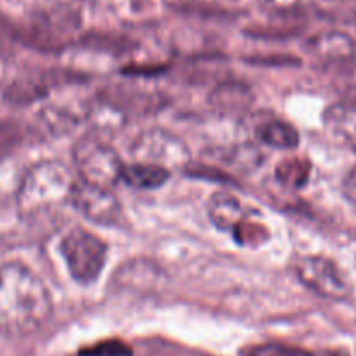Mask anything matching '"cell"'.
Segmentation results:
<instances>
[{"label":"cell","mask_w":356,"mask_h":356,"mask_svg":"<svg viewBox=\"0 0 356 356\" xmlns=\"http://www.w3.org/2000/svg\"><path fill=\"white\" fill-rule=\"evenodd\" d=\"M53 314L44 280L22 262L0 266V335L18 339L39 332Z\"/></svg>","instance_id":"cell-1"},{"label":"cell","mask_w":356,"mask_h":356,"mask_svg":"<svg viewBox=\"0 0 356 356\" xmlns=\"http://www.w3.org/2000/svg\"><path fill=\"white\" fill-rule=\"evenodd\" d=\"M304 164L306 163H302V161H299V159L285 161V163H283L278 170L280 182H283L285 186H290V187L304 186V182H306V178H307V173H297V170H300Z\"/></svg>","instance_id":"cell-16"},{"label":"cell","mask_w":356,"mask_h":356,"mask_svg":"<svg viewBox=\"0 0 356 356\" xmlns=\"http://www.w3.org/2000/svg\"><path fill=\"white\" fill-rule=\"evenodd\" d=\"M129 156L136 163L154 164L170 171L186 168L191 161L186 142L161 128H150L140 133L129 147Z\"/></svg>","instance_id":"cell-5"},{"label":"cell","mask_w":356,"mask_h":356,"mask_svg":"<svg viewBox=\"0 0 356 356\" xmlns=\"http://www.w3.org/2000/svg\"><path fill=\"white\" fill-rule=\"evenodd\" d=\"M72 157L81 182L112 191L119 182H122V170L126 163L121 159L118 150L100 136L89 135L79 140Z\"/></svg>","instance_id":"cell-3"},{"label":"cell","mask_w":356,"mask_h":356,"mask_svg":"<svg viewBox=\"0 0 356 356\" xmlns=\"http://www.w3.org/2000/svg\"><path fill=\"white\" fill-rule=\"evenodd\" d=\"M250 100H252V95L248 89L238 84L222 86L211 95V104L217 105L222 111H234V104L238 105V108L246 107Z\"/></svg>","instance_id":"cell-14"},{"label":"cell","mask_w":356,"mask_h":356,"mask_svg":"<svg viewBox=\"0 0 356 356\" xmlns=\"http://www.w3.org/2000/svg\"><path fill=\"white\" fill-rule=\"evenodd\" d=\"M307 49L313 56L327 61V63H344L355 58L356 44L348 33L330 30L311 37Z\"/></svg>","instance_id":"cell-9"},{"label":"cell","mask_w":356,"mask_h":356,"mask_svg":"<svg viewBox=\"0 0 356 356\" xmlns=\"http://www.w3.org/2000/svg\"><path fill=\"white\" fill-rule=\"evenodd\" d=\"M342 194L348 200V203L356 208V166L351 168V171L346 175L344 184H342Z\"/></svg>","instance_id":"cell-17"},{"label":"cell","mask_w":356,"mask_h":356,"mask_svg":"<svg viewBox=\"0 0 356 356\" xmlns=\"http://www.w3.org/2000/svg\"><path fill=\"white\" fill-rule=\"evenodd\" d=\"M79 356H133V353L128 344L111 339V341L98 342L91 348L82 349Z\"/></svg>","instance_id":"cell-15"},{"label":"cell","mask_w":356,"mask_h":356,"mask_svg":"<svg viewBox=\"0 0 356 356\" xmlns=\"http://www.w3.org/2000/svg\"><path fill=\"white\" fill-rule=\"evenodd\" d=\"M222 2H227V4H236V2H241V0H222Z\"/></svg>","instance_id":"cell-19"},{"label":"cell","mask_w":356,"mask_h":356,"mask_svg":"<svg viewBox=\"0 0 356 356\" xmlns=\"http://www.w3.org/2000/svg\"><path fill=\"white\" fill-rule=\"evenodd\" d=\"M299 282L316 296L330 300H342L349 296L351 289L334 260L323 255L300 257L296 264Z\"/></svg>","instance_id":"cell-6"},{"label":"cell","mask_w":356,"mask_h":356,"mask_svg":"<svg viewBox=\"0 0 356 356\" xmlns=\"http://www.w3.org/2000/svg\"><path fill=\"white\" fill-rule=\"evenodd\" d=\"M75 180L60 161L46 159L25 168L16 207L25 220H33L70 204Z\"/></svg>","instance_id":"cell-2"},{"label":"cell","mask_w":356,"mask_h":356,"mask_svg":"<svg viewBox=\"0 0 356 356\" xmlns=\"http://www.w3.org/2000/svg\"><path fill=\"white\" fill-rule=\"evenodd\" d=\"M264 8L269 9H290L299 2V0H259Z\"/></svg>","instance_id":"cell-18"},{"label":"cell","mask_w":356,"mask_h":356,"mask_svg":"<svg viewBox=\"0 0 356 356\" xmlns=\"http://www.w3.org/2000/svg\"><path fill=\"white\" fill-rule=\"evenodd\" d=\"M170 177L171 171L166 170V168L154 166V164L147 163H136V161L124 164V170H122V182L138 191L159 189L170 180Z\"/></svg>","instance_id":"cell-12"},{"label":"cell","mask_w":356,"mask_h":356,"mask_svg":"<svg viewBox=\"0 0 356 356\" xmlns=\"http://www.w3.org/2000/svg\"><path fill=\"white\" fill-rule=\"evenodd\" d=\"M208 217L218 231L231 232L232 236L252 218V211L245 203L231 193L211 194L207 204Z\"/></svg>","instance_id":"cell-8"},{"label":"cell","mask_w":356,"mask_h":356,"mask_svg":"<svg viewBox=\"0 0 356 356\" xmlns=\"http://www.w3.org/2000/svg\"><path fill=\"white\" fill-rule=\"evenodd\" d=\"M70 207L98 225H115L122 218V204L114 191L89 186L81 180L75 182Z\"/></svg>","instance_id":"cell-7"},{"label":"cell","mask_w":356,"mask_h":356,"mask_svg":"<svg viewBox=\"0 0 356 356\" xmlns=\"http://www.w3.org/2000/svg\"><path fill=\"white\" fill-rule=\"evenodd\" d=\"M23 170L15 159L8 156H0V204L16 201L19 186L23 180Z\"/></svg>","instance_id":"cell-13"},{"label":"cell","mask_w":356,"mask_h":356,"mask_svg":"<svg viewBox=\"0 0 356 356\" xmlns=\"http://www.w3.org/2000/svg\"><path fill=\"white\" fill-rule=\"evenodd\" d=\"M255 138L262 145L278 150H293L300 143V135L296 126L282 119L259 122L255 126Z\"/></svg>","instance_id":"cell-11"},{"label":"cell","mask_w":356,"mask_h":356,"mask_svg":"<svg viewBox=\"0 0 356 356\" xmlns=\"http://www.w3.org/2000/svg\"><path fill=\"white\" fill-rule=\"evenodd\" d=\"M323 126L335 142L356 150V102H339L323 112Z\"/></svg>","instance_id":"cell-10"},{"label":"cell","mask_w":356,"mask_h":356,"mask_svg":"<svg viewBox=\"0 0 356 356\" xmlns=\"http://www.w3.org/2000/svg\"><path fill=\"white\" fill-rule=\"evenodd\" d=\"M60 253L72 280L81 285H91L104 273L108 246L97 234L77 225L61 238Z\"/></svg>","instance_id":"cell-4"}]
</instances>
